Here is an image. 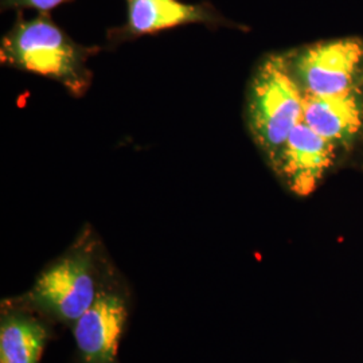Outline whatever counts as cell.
Segmentation results:
<instances>
[{
  "label": "cell",
  "instance_id": "6da1fadb",
  "mask_svg": "<svg viewBox=\"0 0 363 363\" xmlns=\"http://www.w3.org/2000/svg\"><path fill=\"white\" fill-rule=\"evenodd\" d=\"M113 265L100 235L85 225L72 245L38 273L26 292L7 298L57 327L72 330L91 308Z\"/></svg>",
  "mask_w": 363,
  "mask_h": 363
},
{
  "label": "cell",
  "instance_id": "7a4b0ae2",
  "mask_svg": "<svg viewBox=\"0 0 363 363\" xmlns=\"http://www.w3.org/2000/svg\"><path fill=\"white\" fill-rule=\"evenodd\" d=\"M100 52L97 46H84L58 26L49 13L18 21L1 39L0 62L22 72L61 84L74 97L89 91L93 73L88 61Z\"/></svg>",
  "mask_w": 363,
  "mask_h": 363
},
{
  "label": "cell",
  "instance_id": "3957f363",
  "mask_svg": "<svg viewBox=\"0 0 363 363\" xmlns=\"http://www.w3.org/2000/svg\"><path fill=\"white\" fill-rule=\"evenodd\" d=\"M304 99L286 54L267 57L256 69L247 88L245 117L252 139L269 166L303 121Z\"/></svg>",
  "mask_w": 363,
  "mask_h": 363
},
{
  "label": "cell",
  "instance_id": "277c9868",
  "mask_svg": "<svg viewBox=\"0 0 363 363\" xmlns=\"http://www.w3.org/2000/svg\"><path fill=\"white\" fill-rule=\"evenodd\" d=\"M133 295L125 276L111 268L99 295L74 327L73 363H120L118 349L130 323Z\"/></svg>",
  "mask_w": 363,
  "mask_h": 363
},
{
  "label": "cell",
  "instance_id": "5b68a950",
  "mask_svg": "<svg viewBox=\"0 0 363 363\" xmlns=\"http://www.w3.org/2000/svg\"><path fill=\"white\" fill-rule=\"evenodd\" d=\"M286 55L307 96L328 97L363 91V39L323 40Z\"/></svg>",
  "mask_w": 363,
  "mask_h": 363
},
{
  "label": "cell",
  "instance_id": "8992f818",
  "mask_svg": "<svg viewBox=\"0 0 363 363\" xmlns=\"http://www.w3.org/2000/svg\"><path fill=\"white\" fill-rule=\"evenodd\" d=\"M337 151V145L301 121L289 133L271 167L289 193L308 196L334 167Z\"/></svg>",
  "mask_w": 363,
  "mask_h": 363
},
{
  "label": "cell",
  "instance_id": "52a82bcc",
  "mask_svg": "<svg viewBox=\"0 0 363 363\" xmlns=\"http://www.w3.org/2000/svg\"><path fill=\"white\" fill-rule=\"evenodd\" d=\"M127 22L124 26L112 28L108 40L121 43L155 34L163 30L186 25H206L208 27H238L222 16L216 7L208 3H184L181 0H125Z\"/></svg>",
  "mask_w": 363,
  "mask_h": 363
},
{
  "label": "cell",
  "instance_id": "ba28073f",
  "mask_svg": "<svg viewBox=\"0 0 363 363\" xmlns=\"http://www.w3.org/2000/svg\"><path fill=\"white\" fill-rule=\"evenodd\" d=\"M57 325L9 298L0 306V363H40Z\"/></svg>",
  "mask_w": 363,
  "mask_h": 363
},
{
  "label": "cell",
  "instance_id": "9c48e42d",
  "mask_svg": "<svg viewBox=\"0 0 363 363\" xmlns=\"http://www.w3.org/2000/svg\"><path fill=\"white\" fill-rule=\"evenodd\" d=\"M303 121L339 148L354 143L363 132V91L304 99Z\"/></svg>",
  "mask_w": 363,
  "mask_h": 363
},
{
  "label": "cell",
  "instance_id": "30bf717a",
  "mask_svg": "<svg viewBox=\"0 0 363 363\" xmlns=\"http://www.w3.org/2000/svg\"><path fill=\"white\" fill-rule=\"evenodd\" d=\"M67 1L70 0H1V10H35L38 13H49Z\"/></svg>",
  "mask_w": 363,
  "mask_h": 363
}]
</instances>
